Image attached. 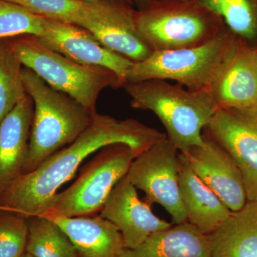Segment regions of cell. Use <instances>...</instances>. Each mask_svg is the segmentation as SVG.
Masks as SVG:
<instances>
[{"label": "cell", "mask_w": 257, "mask_h": 257, "mask_svg": "<svg viewBox=\"0 0 257 257\" xmlns=\"http://www.w3.org/2000/svg\"><path fill=\"white\" fill-rule=\"evenodd\" d=\"M167 1H192V0H130L133 5L135 4L138 8H142L150 3H157V2H167Z\"/></svg>", "instance_id": "26"}, {"label": "cell", "mask_w": 257, "mask_h": 257, "mask_svg": "<svg viewBox=\"0 0 257 257\" xmlns=\"http://www.w3.org/2000/svg\"><path fill=\"white\" fill-rule=\"evenodd\" d=\"M22 257H35V256H32V255L30 254V253H28V252H27V251H25V253H24V254L23 255V256H22Z\"/></svg>", "instance_id": "27"}, {"label": "cell", "mask_w": 257, "mask_h": 257, "mask_svg": "<svg viewBox=\"0 0 257 257\" xmlns=\"http://www.w3.org/2000/svg\"><path fill=\"white\" fill-rule=\"evenodd\" d=\"M23 65L4 40H0V122L27 95Z\"/></svg>", "instance_id": "22"}, {"label": "cell", "mask_w": 257, "mask_h": 257, "mask_svg": "<svg viewBox=\"0 0 257 257\" xmlns=\"http://www.w3.org/2000/svg\"><path fill=\"white\" fill-rule=\"evenodd\" d=\"M204 144L184 152L192 170L231 211L244 206L246 190L241 171L221 145L203 133Z\"/></svg>", "instance_id": "12"}, {"label": "cell", "mask_w": 257, "mask_h": 257, "mask_svg": "<svg viewBox=\"0 0 257 257\" xmlns=\"http://www.w3.org/2000/svg\"><path fill=\"white\" fill-rule=\"evenodd\" d=\"M138 153L124 143L111 144L96 152L78 178L58 192L43 215L78 217L100 212L116 184L127 174Z\"/></svg>", "instance_id": "7"}, {"label": "cell", "mask_w": 257, "mask_h": 257, "mask_svg": "<svg viewBox=\"0 0 257 257\" xmlns=\"http://www.w3.org/2000/svg\"><path fill=\"white\" fill-rule=\"evenodd\" d=\"M179 187L187 221L203 234L209 235L231 211L192 170L182 152L179 153Z\"/></svg>", "instance_id": "16"}, {"label": "cell", "mask_w": 257, "mask_h": 257, "mask_svg": "<svg viewBox=\"0 0 257 257\" xmlns=\"http://www.w3.org/2000/svg\"><path fill=\"white\" fill-rule=\"evenodd\" d=\"M235 37L226 28L220 35L201 46L154 52L146 60L134 62L126 74V84L162 79L176 81L189 90L210 89Z\"/></svg>", "instance_id": "6"}, {"label": "cell", "mask_w": 257, "mask_h": 257, "mask_svg": "<svg viewBox=\"0 0 257 257\" xmlns=\"http://www.w3.org/2000/svg\"><path fill=\"white\" fill-rule=\"evenodd\" d=\"M85 1H88V0H85ZM126 1H128L130 2V3H131V2H130V0H126ZM132 4H133V3H132Z\"/></svg>", "instance_id": "28"}, {"label": "cell", "mask_w": 257, "mask_h": 257, "mask_svg": "<svg viewBox=\"0 0 257 257\" xmlns=\"http://www.w3.org/2000/svg\"><path fill=\"white\" fill-rule=\"evenodd\" d=\"M210 90L219 108L257 106V48L235 40Z\"/></svg>", "instance_id": "14"}, {"label": "cell", "mask_w": 257, "mask_h": 257, "mask_svg": "<svg viewBox=\"0 0 257 257\" xmlns=\"http://www.w3.org/2000/svg\"><path fill=\"white\" fill-rule=\"evenodd\" d=\"M46 18L11 2L0 0V40L19 35L41 37Z\"/></svg>", "instance_id": "23"}, {"label": "cell", "mask_w": 257, "mask_h": 257, "mask_svg": "<svg viewBox=\"0 0 257 257\" xmlns=\"http://www.w3.org/2000/svg\"><path fill=\"white\" fill-rule=\"evenodd\" d=\"M28 237L27 218L0 210V257H22Z\"/></svg>", "instance_id": "25"}, {"label": "cell", "mask_w": 257, "mask_h": 257, "mask_svg": "<svg viewBox=\"0 0 257 257\" xmlns=\"http://www.w3.org/2000/svg\"><path fill=\"white\" fill-rule=\"evenodd\" d=\"M179 150L167 138L137 157L126 176L137 189L146 194L150 204H160L172 224L187 221L179 187Z\"/></svg>", "instance_id": "8"}, {"label": "cell", "mask_w": 257, "mask_h": 257, "mask_svg": "<svg viewBox=\"0 0 257 257\" xmlns=\"http://www.w3.org/2000/svg\"><path fill=\"white\" fill-rule=\"evenodd\" d=\"M203 133L231 155L242 175L246 199L257 201V106L219 108Z\"/></svg>", "instance_id": "10"}, {"label": "cell", "mask_w": 257, "mask_h": 257, "mask_svg": "<svg viewBox=\"0 0 257 257\" xmlns=\"http://www.w3.org/2000/svg\"><path fill=\"white\" fill-rule=\"evenodd\" d=\"M123 88L133 108L158 116L182 153L204 144V128L219 109L210 89L189 90L162 79L126 83Z\"/></svg>", "instance_id": "2"}, {"label": "cell", "mask_w": 257, "mask_h": 257, "mask_svg": "<svg viewBox=\"0 0 257 257\" xmlns=\"http://www.w3.org/2000/svg\"><path fill=\"white\" fill-rule=\"evenodd\" d=\"M167 135L138 120H120L96 113L92 122L68 146L35 170L23 174L0 194V210L28 218L50 209L59 189L70 180L88 157L111 144L130 145L138 156Z\"/></svg>", "instance_id": "1"}, {"label": "cell", "mask_w": 257, "mask_h": 257, "mask_svg": "<svg viewBox=\"0 0 257 257\" xmlns=\"http://www.w3.org/2000/svg\"><path fill=\"white\" fill-rule=\"evenodd\" d=\"M26 251L35 257H77L67 234L53 221L42 216L28 218Z\"/></svg>", "instance_id": "20"}, {"label": "cell", "mask_w": 257, "mask_h": 257, "mask_svg": "<svg viewBox=\"0 0 257 257\" xmlns=\"http://www.w3.org/2000/svg\"><path fill=\"white\" fill-rule=\"evenodd\" d=\"M135 23L153 52L201 46L226 29L222 19L199 0L150 3L136 10Z\"/></svg>", "instance_id": "5"}, {"label": "cell", "mask_w": 257, "mask_h": 257, "mask_svg": "<svg viewBox=\"0 0 257 257\" xmlns=\"http://www.w3.org/2000/svg\"><path fill=\"white\" fill-rule=\"evenodd\" d=\"M24 67L31 69L50 87L70 96L95 114L101 91L122 87L110 69L74 62L49 49L31 35L3 39Z\"/></svg>", "instance_id": "4"}, {"label": "cell", "mask_w": 257, "mask_h": 257, "mask_svg": "<svg viewBox=\"0 0 257 257\" xmlns=\"http://www.w3.org/2000/svg\"><path fill=\"white\" fill-rule=\"evenodd\" d=\"M63 230L75 247L77 257H121L126 247L117 228L100 215L64 217L42 215Z\"/></svg>", "instance_id": "17"}, {"label": "cell", "mask_w": 257, "mask_h": 257, "mask_svg": "<svg viewBox=\"0 0 257 257\" xmlns=\"http://www.w3.org/2000/svg\"><path fill=\"white\" fill-rule=\"evenodd\" d=\"M121 257H212L209 235L188 221L150 235L136 248H125Z\"/></svg>", "instance_id": "18"}, {"label": "cell", "mask_w": 257, "mask_h": 257, "mask_svg": "<svg viewBox=\"0 0 257 257\" xmlns=\"http://www.w3.org/2000/svg\"><path fill=\"white\" fill-rule=\"evenodd\" d=\"M87 13L77 26L85 29L103 46L133 62L146 60L153 53L139 34L136 10L126 0H88Z\"/></svg>", "instance_id": "9"}, {"label": "cell", "mask_w": 257, "mask_h": 257, "mask_svg": "<svg viewBox=\"0 0 257 257\" xmlns=\"http://www.w3.org/2000/svg\"><path fill=\"white\" fill-rule=\"evenodd\" d=\"M22 74L25 90L35 107L25 174L75 141L92 122L96 113L50 87L28 67L23 66Z\"/></svg>", "instance_id": "3"}, {"label": "cell", "mask_w": 257, "mask_h": 257, "mask_svg": "<svg viewBox=\"0 0 257 257\" xmlns=\"http://www.w3.org/2000/svg\"><path fill=\"white\" fill-rule=\"evenodd\" d=\"M37 38L50 50L74 62L110 69L118 76L122 87L126 84V74L134 62L108 50L85 29L46 18L43 35Z\"/></svg>", "instance_id": "11"}, {"label": "cell", "mask_w": 257, "mask_h": 257, "mask_svg": "<svg viewBox=\"0 0 257 257\" xmlns=\"http://www.w3.org/2000/svg\"><path fill=\"white\" fill-rule=\"evenodd\" d=\"M21 5L42 18L76 25L87 13L85 0H5Z\"/></svg>", "instance_id": "24"}, {"label": "cell", "mask_w": 257, "mask_h": 257, "mask_svg": "<svg viewBox=\"0 0 257 257\" xmlns=\"http://www.w3.org/2000/svg\"><path fill=\"white\" fill-rule=\"evenodd\" d=\"M212 257H257V201H247L209 235Z\"/></svg>", "instance_id": "19"}, {"label": "cell", "mask_w": 257, "mask_h": 257, "mask_svg": "<svg viewBox=\"0 0 257 257\" xmlns=\"http://www.w3.org/2000/svg\"><path fill=\"white\" fill-rule=\"evenodd\" d=\"M219 15L235 36L251 41L257 37V0H199Z\"/></svg>", "instance_id": "21"}, {"label": "cell", "mask_w": 257, "mask_h": 257, "mask_svg": "<svg viewBox=\"0 0 257 257\" xmlns=\"http://www.w3.org/2000/svg\"><path fill=\"white\" fill-rule=\"evenodd\" d=\"M99 215L117 228L125 247L130 249L140 246L154 233L173 225L152 212L151 204L140 199L126 175L114 186Z\"/></svg>", "instance_id": "13"}, {"label": "cell", "mask_w": 257, "mask_h": 257, "mask_svg": "<svg viewBox=\"0 0 257 257\" xmlns=\"http://www.w3.org/2000/svg\"><path fill=\"white\" fill-rule=\"evenodd\" d=\"M34 109L27 94L0 122V194L24 174Z\"/></svg>", "instance_id": "15"}]
</instances>
